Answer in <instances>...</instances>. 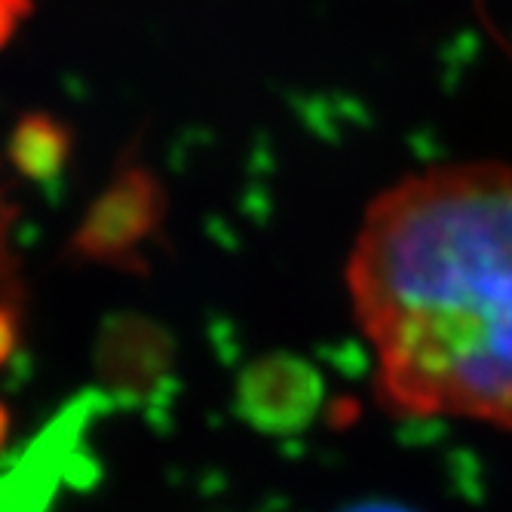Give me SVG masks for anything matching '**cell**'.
Segmentation results:
<instances>
[{"instance_id": "6da1fadb", "label": "cell", "mask_w": 512, "mask_h": 512, "mask_svg": "<svg viewBox=\"0 0 512 512\" xmlns=\"http://www.w3.org/2000/svg\"><path fill=\"white\" fill-rule=\"evenodd\" d=\"M347 286L387 408L512 430V166L393 184L365 212Z\"/></svg>"}, {"instance_id": "7a4b0ae2", "label": "cell", "mask_w": 512, "mask_h": 512, "mask_svg": "<svg viewBox=\"0 0 512 512\" xmlns=\"http://www.w3.org/2000/svg\"><path fill=\"white\" fill-rule=\"evenodd\" d=\"M163 212L166 194L157 175L145 166H126L86 212L74 234V249L99 264L135 261V252L157 230Z\"/></svg>"}, {"instance_id": "5b68a950", "label": "cell", "mask_w": 512, "mask_h": 512, "mask_svg": "<svg viewBox=\"0 0 512 512\" xmlns=\"http://www.w3.org/2000/svg\"><path fill=\"white\" fill-rule=\"evenodd\" d=\"M350 512H411V509H402V506H387V503H378V506H359V509H350Z\"/></svg>"}, {"instance_id": "3957f363", "label": "cell", "mask_w": 512, "mask_h": 512, "mask_svg": "<svg viewBox=\"0 0 512 512\" xmlns=\"http://www.w3.org/2000/svg\"><path fill=\"white\" fill-rule=\"evenodd\" d=\"M10 157L25 178L56 184L71 157V135L50 114H28L13 129Z\"/></svg>"}, {"instance_id": "277c9868", "label": "cell", "mask_w": 512, "mask_h": 512, "mask_svg": "<svg viewBox=\"0 0 512 512\" xmlns=\"http://www.w3.org/2000/svg\"><path fill=\"white\" fill-rule=\"evenodd\" d=\"M31 13V0H0V50L10 43L19 22Z\"/></svg>"}]
</instances>
